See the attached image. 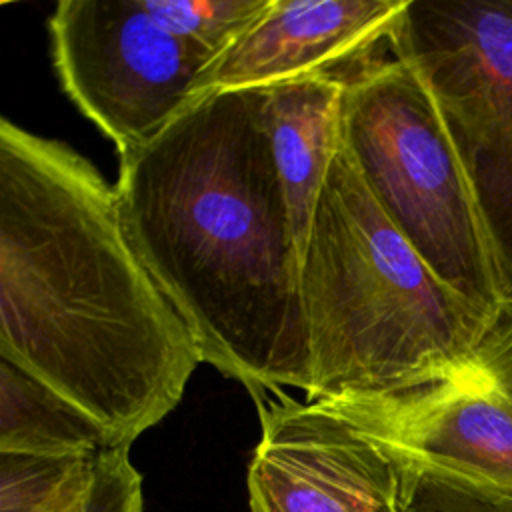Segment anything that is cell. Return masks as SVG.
Returning <instances> with one entry per match:
<instances>
[{"label":"cell","instance_id":"obj_15","mask_svg":"<svg viewBox=\"0 0 512 512\" xmlns=\"http://www.w3.org/2000/svg\"><path fill=\"white\" fill-rule=\"evenodd\" d=\"M408 512H512V490L432 480H410Z\"/></svg>","mask_w":512,"mask_h":512},{"label":"cell","instance_id":"obj_9","mask_svg":"<svg viewBox=\"0 0 512 512\" xmlns=\"http://www.w3.org/2000/svg\"><path fill=\"white\" fill-rule=\"evenodd\" d=\"M404 6L406 0H272L204 72L198 98L334 72L388 38Z\"/></svg>","mask_w":512,"mask_h":512},{"label":"cell","instance_id":"obj_11","mask_svg":"<svg viewBox=\"0 0 512 512\" xmlns=\"http://www.w3.org/2000/svg\"><path fill=\"white\" fill-rule=\"evenodd\" d=\"M112 446L92 416L0 356V454L90 456Z\"/></svg>","mask_w":512,"mask_h":512},{"label":"cell","instance_id":"obj_1","mask_svg":"<svg viewBox=\"0 0 512 512\" xmlns=\"http://www.w3.org/2000/svg\"><path fill=\"white\" fill-rule=\"evenodd\" d=\"M0 356L130 446L182 400L198 342L130 242L116 186L0 122Z\"/></svg>","mask_w":512,"mask_h":512},{"label":"cell","instance_id":"obj_4","mask_svg":"<svg viewBox=\"0 0 512 512\" xmlns=\"http://www.w3.org/2000/svg\"><path fill=\"white\" fill-rule=\"evenodd\" d=\"M342 148L432 272L496 318L508 296L484 220L444 120L406 62L394 56L346 74Z\"/></svg>","mask_w":512,"mask_h":512},{"label":"cell","instance_id":"obj_2","mask_svg":"<svg viewBox=\"0 0 512 512\" xmlns=\"http://www.w3.org/2000/svg\"><path fill=\"white\" fill-rule=\"evenodd\" d=\"M266 88L210 92L120 158L116 192L138 256L202 362L252 396L312 372L300 252L266 132Z\"/></svg>","mask_w":512,"mask_h":512},{"label":"cell","instance_id":"obj_8","mask_svg":"<svg viewBox=\"0 0 512 512\" xmlns=\"http://www.w3.org/2000/svg\"><path fill=\"white\" fill-rule=\"evenodd\" d=\"M258 398L248 468L252 512H408L414 488L396 456L328 400Z\"/></svg>","mask_w":512,"mask_h":512},{"label":"cell","instance_id":"obj_14","mask_svg":"<svg viewBox=\"0 0 512 512\" xmlns=\"http://www.w3.org/2000/svg\"><path fill=\"white\" fill-rule=\"evenodd\" d=\"M130 446L98 454L94 482L82 512H144L142 476L130 462Z\"/></svg>","mask_w":512,"mask_h":512},{"label":"cell","instance_id":"obj_13","mask_svg":"<svg viewBox=\"0 0 512 512\" xmlns=\"http://www.w3.org/2000/svg\"><path fill=\"white\" fill-rule=\"evenodd\" d=\"M272 0H152L154 10L194 42L222 56Z\"/></svg>","mask_w":512,"mask_h":512},{"label":"cell","instance_id":"obj_12","mask_svg":"<svg viewBox=\"0 0 512 512\" xmlns=\"http://www.w3.org/2000/svg\"><path fill=\"white\" fill-rule=\"evenodd\" d=\"M98 454H0V512H80L94 482Z\"/></svg>","mask_w":512,"mask_h":512},{"label":"cell","instance_id":"obj_7","mask_svg":"<svg viewBox=\"0 0 512 512\" xmlns=\"http://www.w3.org/2000/svg\"><path fill=\"white\" fill-rule=\"evenodd\" d=\"M352 414L410 480L512 490V304L446 378L372 400H328Z\"/></svg>","mask_w":512,"mask_h":512},{"label":"cell","instance_id":"obj_10","mask_svg":"<svg viewBox=\"0 0 512 512\" xmlns=\"http://www.w3.org/2000/svg\"><path fill=\"white\" fill-rule=\"evenodd\" d=\"M346 76L318 72L266 88V132L302 254L328 170L342 146Z\"/></svg>","mask_w":512,"mask_h":512},{"label":"cell","instance_id":"obj_3","mask_svg":"<svg viewBox=\"0 0 512 512\" xmlns=\"http://www.w3.org/2000/svg\"><path fill=\"white\" fill-rule=\"evenodd\" d=\"M308 400H372L446 378L494 318L446 286L394 228L340 146L302 254Z\"/></svg>","mask_w":512,"mask_h":512},{"label":"cell","instance_id":"obj_6","mask_svg":"<svg viewBox=\"0 0 512 512\" xmlns=\"http://www.w3.org/2000/svg\"><path fill=\"white\" fill-rule=\"evenodd\" d=\"M48 30L62 90L120 158L150 144L198 100L200 78L216 60L152 0H62Z\"/></svg>","mask_w":512,"mask_h":512},{"label":"cell","instance_id":"obj_5","mask_svg":"<svg viewBox=\"0 0 512 512\" xmlns=\"http://www.w3.org/2000/svg\"><path fill=\"white\" fill-rule=\"evenodd\" d=\"M388 42L430 92L512 304V0H406Z\"/></svg>","mask_w":512,"mask_h":512}]
</instances>
